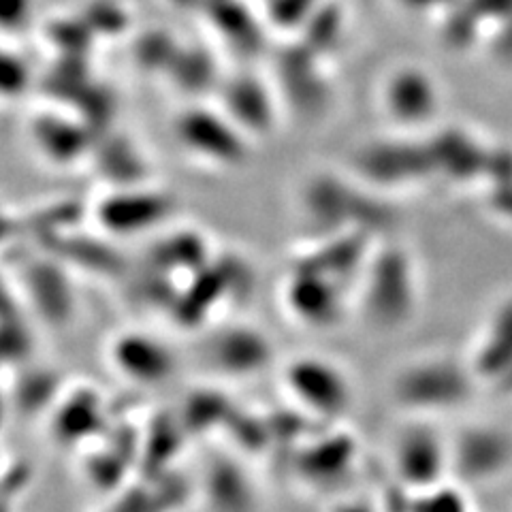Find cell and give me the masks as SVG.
<instances>
[{
	"instance_id": "cell-1",
	"label": "cell",
	"mask_w": 512,
	"mask_h": 512,
	"mask_svg": "<svg viewBox=\"0 0 512 512\" xmlns=\"http://www.w3.org/2000/svg\"><path fill=\"white\" fill-rule=\"evenodd\" d=\"M357 303L374 331L393 333L406 327L419 303L412 256L399 246L374 248L357 282Z\"/></svg>"
},
{
	"instance_id": "cell-2",
	"label": "cell",
	"mask_w": 512,
	"mask_h": 512,
	"mask_svg": "<svg viewBox=\"0 0 512 512\" xmlns=\"http://www.w3.org/2000/svg\"><path fill=\"white\" fill-rule=\"evenodd\" d=\"M282 391L295 408L320 421H342L355 406V382L344 365L325 355L291 357L280 372Z\"/></svg>"
},
{
	"instance_id": "cell-3",
	"label": "cell",
	"mask_w": 512,
	"mask_h": 512,
	"mask_svg": "<svg viewBox=\"0 0 512 512\" xmlns=\"http://www.w3.org/2000/svg\"><path fill=\"white\" fill-rule=\"evenodd\" d=\"M344 284L323 269L297 263L282 282V310L288 320L303 329L329 331L340 327L348 303Z\"/></svg>"
},
{
	"instance_id": "cell-4",
	"label": "cell",
	"mask_w": 512,
	"mask_h": 512,
	"mask_svg": "<svg viewBox=\"0 0 512 512\" xmlns=\"http://www.w3.org/2000/svg\"><path fill=\"white\" fill-rule=\"evenodd\" d=\"M442 88L425 67L397 64L382 77L378 105L399 133H416L440 116Z\"/></svg>"
},
{
	"instance_id": "cell-5",
	"label": "cell",
	"mask_w": 512,
	"mask_h": 512,
	"mask_svg": "<svg viewBox=\"0 0 512 512\" xmlns=\"http://www.w3.org/2000/svg\"><path fill=\"white\" fill-rule=\"evenodd\" d=\"M468 380L451 359L425 357L408 361L391 378V397L408 414L421 416L461 402Z\"/></svg>"
},
{
	"instance_id": "cell-6",
	"label": "cell",
	"mask_w": 512,
	"mask_h": 512,
	"mask_svg": "<svg viewBox=\"0 0 512 512\" xmlns=\"http://www.w3.org/2000/svg\"><path fill=\"white\" fill-rule=\"evenodd\" d=\"M429 173H434V163L427 141H410L406 135L367 143L355 158L357 180L374 192L397 190L427 178Z\"/></svg>"
},
{
	"instance_id": "cell-7",
	"label": "cell",
	"mask_w": 512,
	"mask_h": 512,
	"mask_svg": "<svg viewBox=\"0 0 512 512\" xmlns=\"http://www.w3.org/2000/svg\"><path fill=\"white\" fill-rule=\"evenodd\" d=\"M105 357L118 378L135 387H160L178 372L171 344L143 329H122L107 342Z\"/></svg>"
},
{
	"instance_id": "cell-8",
	"label": "cell",
	"mask_w": 512,
	"mask_h": 512,
	"mask_svg": "<svg viewBox=\"0 0 512 512\" xmlns=\"http://www.w3.org/2000/svg\"><path fill=\"white\" fill-rule=\"evenodd\" d=\"M175 139L207 165L235 167L246 156L248 135L222 109H186L175 124Z\"/></svg>"
},
{
	"instance_id": "cell-9",
	"label": "cell",
	"mask_w": 512,
	"mask_h": 512,
	"mask_svg": "<svg viewBox=\"0 0 512 512\" xmlns=\"http://www.w3.org/2000/svg\"><path fill=\"white\" fill-rule=\"evenodd\" d=\"M173 212V201L165 192L146 184L118 186L101 197L94 207V220L111 235H139L154 229Z\"/></svg>"
},
{
	"instance_id": "cell-10",
	"label": "cell",
	"mask_w": 512,
	"mask_h": 512,
	"mask_svg": "<svg viewBox=\"0 0 512 512\" xmlns=\"http://www.w3.org/2000/svg\"><path fill=\"white\" fill-rule=\"evenodd\" d=\"M446 457L448 453L436 431L419 421L399 429L389 444L391 472L414 493L438 483Z\"/></svg>"
},
{
	"instance_id": "cell-11",
	"label": "cell",
	"mask_w": 512,
	"mask_h": 512,
	"mask_svg": "<svg viewBox=\"0 0 512 512\" xmlns=\"http://www.w3.org/2000/svg\"><path fill=\"white\" fill-rule=\"evenodd\" d=\"M207 361L224 376L244 378L261 372L271 361V346L259 329L248 325L220 327L207 344Z\"/></svg>"
},
{
	"instance_id": "cell-12",
	"label": "cell",
	"mask_w": 512,
	"mask_h": 512,
	"mask_svg": "<svg viewBox=\"0 0 512 512\" xmlns=\"http://www.w3.org/2000/svg\"><path fill=\"white\" fill-rule=\"evenodd\" d=\"M265 101V84L242 77L229 84V103L227 107L220 105V109L248 135V128L254 126V118L259 122V128H265L271 122V103Z\"/></svg>"
},
{
	"instance_id": "cell-13",
	"label": "cell",
	"mask_w": 512,
	"mask_h": 512,
	"mask_svg": "<svg viewBox=\"0 0 512 512\" xmlns=\"http://www.w3.org/2000/svg\"><path fill=\"white\" fill-rule=\"evenodd\" d=\"M318 0H269V20L284 30H297L312 22Z\"/></svg>"
}]
</instances>
